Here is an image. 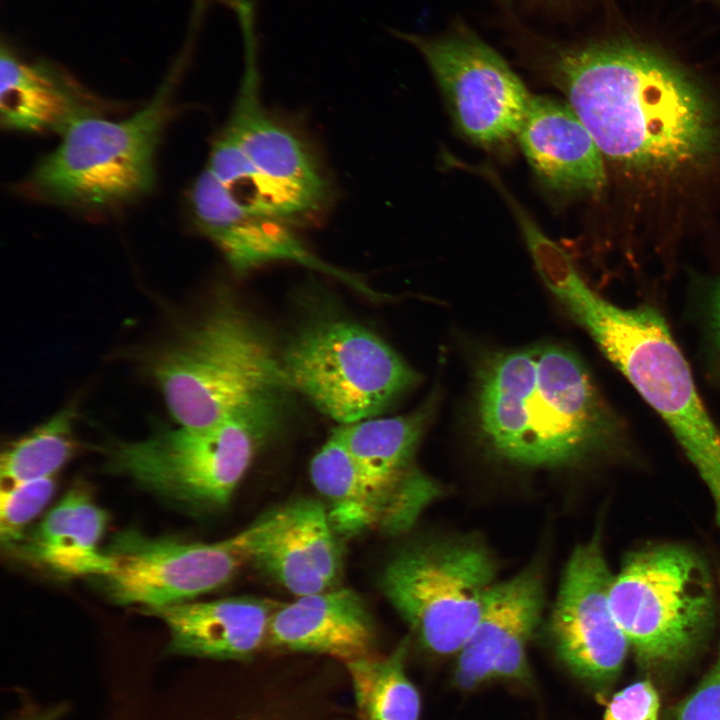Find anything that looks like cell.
<instances>
[{
  "instance_id": "15",
  "label": "cell",
  "mask_w": 720,
  "mask_h": 720,
  "mask_svg": "<svg viewBox=\"0 0 720 720\" xmlns=\"http://www.w3.org/2000/svg\"><path fill=\"white\" fill-rule=\"evenodd\" d=\"M189 204L200 233L239 274L275 262H294L336 277L365 295L373 292L358 278L315 256L293 227L248 212L207 167L190 189Z\"/></svg>"
},
{
  "instance_id": "25",
  "label": "cell",
  "mask_w": 720,
  "mask_h": 720,
  "mask_svg": "<svg viewBox=\"0 0 720 720\" xmlns=\"http://www.w3.org/2000/svg\"><path fill=\"white\" fill-rule=\"evenodd\" d=\"M73 420L74 409H62L10 444L1 457L2 486L53 478L75 452Z\"/></svg>"
},
{
  "instance_id": "12",
  "label": "cell",
  "mask_w": 720,
  "mask_h": 720,
  "mask_svg": "<svg viewBox=\"0 0 720 720\" xmlns=\"http://www.w3.org/2000/svg\"><path fill=\"white\" fill-rule=\"evenodd\" d=\"M429 66L458 131L490 151L517 143L532 95L508 63L472 32H396Z\"/></svg>"
},
{
  "instance_id": "18",
  "label": "cell",
  "mask_w": 720,
  "mask_h": 720,
  "mask_svg": "<svg viewBox=\"0 0 720 720\" xmlns=\"http://www.w3.org/2000/svg\"><path fill=\"white\" fill-rule=\"evenodd\" d=\"M326 507L300 499L278 508L254 560L296 597L338 587L342 556Z\"/></svg>"
},
{
  "instance_id": "13",
  "label": "cell",
  "mask_w": 720,
  "mask_h": 720,
  "mask_svg": "<svg viewBox=\"0 0 720 720\" xmlns=\"http://www.w3.org/2000/svg\"><path fill=\"white\" fill-rule=\"evenodd\" d=\"M613 577L599 535L577 545L562 575L549 623L560 661L601 696L617 681L630 648L610 606Z\"/></svg>"
},
{
  "instance_id": "17",
  "label": "cell",
  "mask_w": 720,
  "mask_h": 720,
  "mask_svg": "<svg viewBox=\"0 0 720 720\" xmlns=\"http://www.w3.org/2000/svg\"><path fill=\"white\" fill-rule=\"evenodd\" d=\"M517 143L534 174L550 190L594 195L606 184L601 150L565 100L532 95Z\"/></svg>"
},
{
  "instance_id": "28",
  "label": "cell",
  "mask_w": 720,
  "mask_h": 720,
  "mask_svg": "<svg viewBox=\"0 0 720 720\" xmlns=\"http://www.w3.org/2000/svg\"><path fill=\"white\" fill-rule=\"evenodd\" d=\"M659 696L650 681H638L616 693L602 720H658Z\"/></svg>"
},
{
  "instance_id": "21",
  "label": "cell",
  "mask_w": 720,
  "mask_h": 720,
  "mask_svg": "<svg viewBox=\"0 0 720 720\" xmlns=\"http://www.w3.org/2000/svg\"><path fill=\"white\" fill-rule=\"evenodd\" d=\"M107 522V513L88 492L73 488L10 552L57 576L99 579L111 570L100 547Z\"/></svg>"
},
{
  "instance_id": "1",
  "label": "cell",
  "mask_w": 720,
  "mask_h": 720,
  "mask_svg": "<svg viewBox=\"0 0 720 720\" xmlns=\"http://www.w3.org/2000/svg\"><path fill=\"white\" fill-rule=\"evenodd\" d=\"M543 66L605 161L669 175L713 156L717 130L705 98L661 55L608 40L556 49Z\"/></svg>"
},
{
  "instance_id": "23",
  "label": "cell",
  "mask_w": 720,
  "mask_h": 720,
  "mask_svg": "<svg viewBox=\"0 0 720 720\" xmlns=\"http://www.w3.org/2000/svg\"><path fill=\"white\" fill-rule=\"evenodd\" d=\"M310 478L327 503L335 531L344 536L375 529L372 505L360 470L346 446L333 432L313 457Z\"/></svg>"
},
{
  "instance_id": "5",
  "label": "cell",
  "mask_w": 720,
  "mask_h": 720,
  "mask_svg": "<svg viewBox=\"0 0 720 720\" xmlns=\"http://www.w3.org/2000/svg\"><path fill=\"white\" fill-rule=\"evenodd\" d=\"M244 36L240 91L207 168L248 212L293 228L313 224L330 206L331 183L304 138L262 106L254 33Z\"/></svg>"
},
{
  "instance_id": "7",
  "label": "cell",
  "mask_w": 720,
  "mask_h": 720,
  "mask_svg": "<svg viewBox=\"0 0 720 720\" xmlns=\"http://www.w3.org/2000/svg\"><path fill=\"white\" fill-rule=\"evenodd\" d=\"M281 398L246 406L210 426H180L108 452V468L142 488L196 512L224 508L273 432Z\"/></svg>"
},
{
  "instance_id": "19",
  "label": "cell",
  "mask_w": 720,
  "mask_h": 720,
  "mask_svg": "<svg viewBox=\"0 0 720 720\" xmlns=\"http://www.w3.org/2000/svg\"><path fill=\"white\" fill-rule=\"evenodd\" d=\"M374 642L375 627L366 604L352 589L338 586L280 603L271 616L265 645L348 662L371 654Z\"/></svg>"
},
{
  "instance_id": "4",
  "label": "cell",
  "mask_w": 720,
  "mask_h": 720,
  "mask_svg": "<svg viewBox=\"0 0 720 720\" xmlns=\"http://www.w3.org/2000/svg\"><path fill=\"white\" fill-rule=\"evenodd\" d=\"M152 374L173 418L193 428L290 389L263 329L225 298L156 356Z\"/></svg>"
},
{
  "instance_id": "3",
  "label": "cell",
  "mask_w": 720,
  "mask_h": 720,
  "mask_svg": "<svg viewBox=\"0 0 720 720\" xmlns=\"http://www.w3.org/2000/svg\"><path fill=\"white\" fill-rule=\"evenodd\" d=\"M547 287L670 428L713 493L720 496V431L663 317L649 306L623 309L592 291L570 264Z\"/></svg>"
},
{
  "instance_id": "6",
  "label": "cell",
  "mask_w": 720,
  "mask_h": 720,
  "mask_svg": "<svg viewBox=\"0 0 720 720\" xmlns=\"http://www.w3.org/2000/svg\"><path fill=\"white\" fill-rule=\"evenodd\" d=\"M609 600L639 665L654 675L688 664L704 648L716 622L708 564L679 544L628 554L613 577Z\"/></svg>"
},
{
  "instance_id": "20",
  "label": "cell",
  "mask_w": 720,
  "mask_h": 720,
  "mask_svg": "<svg viewBox=\"0 0 720 720\" xmlns=\"http://www.w3.org/2000/svg\"><path fill=\"white\" fill-rule=\"evenodd\" d=\"M280 603L255 597L190 600L149 611L166 625L168 651L177 655L241 660L265 645Z\"/></svg>"
},
{
  "instance_id": "10",
  "label": "cell",
  "mask_w": 720,
  "mask_h": 720,
  "mask_svg": "<svg viewBox=\"0 0 720 720\" xmlns=\"http://www.w3.org/2000/svg\"><path fill=\"white\" fill-rule=\"evenodd\" d=\"M280 358L290 389L341 425L379 415L419 379L381 338L341 319L306 328Z\"/></svg>"
},
{
  "instance_id": "11",
  "label": "cell",
  "mask_w": 720,
  "mask_h": 720,
  "mask_svg": "<svg viewBox=\"0 0 720 720\" xmlns=\"http://www.w3.org/2000/svg\"><path fill=\"white\" fill-rule=\"evenodd\" d=\"M277 513L275 509L216 542L151 537L132 529L119 532L105 547L111 570L98 580L106 596L120 606L151 611L194 600L254 562Z\"/></svg>"
},
{
  "instance_id": "8",
  "label": "cell",
  "mask_w": 720,
  "mask_h": 720,
  "mask_svg": "<svg viewBox=\"0 0 720 720\" xmlns=\"http://www.w3.org/2000/svg\"><path fill=\"white\" fill-rule=\"evenodd\" d=\"M172 82L132 115L92 114L72 123L58 146L26 181L35 195L57 203L105 209L136 200L155 182V157L173 110Z\"/></svg>"
},
{
  "instance_id": "24",
  "label": "cell",
  "mask_w": 720,
  "mask_h": 720,
  "mask_svg": "<svg viewBox=\"0 0 720 720\" xmlns=\"http://www.w3.org/2000/svg\"><path fill=\"white\" fill-rule=\"evenodd\" d=\"M408 641L389 655L345 662L359 720H419L420 696L405 672Z\"/></svg>"
},
{
  "instance_id": "26",
  "label": "cell",
  "mask_w": 720,
  "mask_h": 720,
  "mask_svg": "<svg viewBox=\"0 0 720 720\" xmlns=\"http://www.w3.org/2000/svg\"><path fill=\"white\" fill-rule=\"evenodd\" d=\"M53 478L2 486L0 493V540L10 552L25 536V529L53 496Z\"/></svg>"
},
{
  "instance_id": "9",
  "label": "cell",
  "mask_w": 720,
  "mask_h": 720,
  "mask_svg": "<svg viewBox=\"0 0 720 720\" xmlns=\"http://www.w3.org/2000/svg\"><path fill=\"white\" fill-rule=\"evenodd\" d=\"M496 572L480 538L444 537L401 549L385 565L380 587L426 650L450 655L472 634Z\"/></svg>"
},
{
  "instance_id": "16",
  "label": "cell",
  "mask_w": 720,
  "mask_h": 720,
  "mask_svg": "<svg viewBox=\"0 0 720 720\" xmlns=\"http://www.w3.org/2000/svg\"><path fill=\"white\" fill-rule=\"evenodd\" d=\"M544 587L543 568L536 561L494 583L458 652L455 678L460 687L473 689L495 678L530 681L526 648L542 616Z\"/></svg>"
},
{
  "instance_id": "29",
  "label": "cell",
  "mask_w": 720,
  "mask_h": 720,
  "mask_svg": "<svg viewBox=\"0 0 720 720\" xmlns=\"http://www.w3.org/2000/svg\"><path fill=\"white\" fill-rule=\"evenodd\" d=\"M712 317L714 329L720 342V282L718 283L712 302Z\"/></svg>"
},
{
  "instance_id": "27",
  "label": "cell",
  "mask_w": 720,
  "mask_h": 720,
  "mask_svg": "<svg viewBox=\"0 0 720 720\" xmlns=\"http://www.w3.org/2000/svg\"><path fill=\"white\" fill-rule=\"evenodd\" d=\"M715 663L698 686L668 713L667 720H720V642Z\"/></svg>"
},
{
  "instance_id": "14",
  "label": "cell",
  "mask_w": 720,
  "mask_h": 720,
  "mask_svg": "<svg viewBox=\"0 0 720 720\" xmlns=\"http://www.w3.org/2000/svg\"><path fill=\"white\" fill-rule=\"evenodd\" d=\"M434 409L429 399L396 417H370L334 432L355 460L375 519V529L396 535L408 530L440 493L414 465V456Z\"/></svg>"
},
{
  "instance_id": "2",
  "label": "cell",
  "mask_w": 720,
  "mask_h": 720,
  "mask_svg": "<svg viewBox=\"0 0 720 720\" xmlns=\"http://www.w3.org/2000/svg\"><path fill=\"white\" fill-rule=\"evenodd\" d=\"M477 378L479 430L504 460L560 468L618 442L615 416L583 363L565 348L541 344L491 354Z\"/></svg>"
},
{
  "instance_id": "22",
  "label": "cell",
  "mask_w": 720,
  "mask_h": 720,
  "mask_svg": "<svg viewBox=\"0 0 720 720\" xmlns=\"http://www.w3.org/2000/svg\"><path fill=\"white\" fill-rule=\"evenodd\" d=\"M1 126L62 134L78 119L100 114L94 97L48 62L25 63L5 46L0 60Z\"/></svg>"
}]
</instances>
